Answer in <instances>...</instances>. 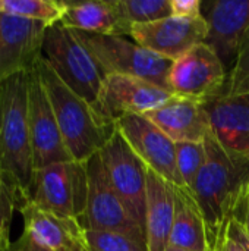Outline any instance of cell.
I'll return each instance as SVG.
<instances>
[{"label": "cell", "instance_id": "cell-24", "mask_svg": "<svg viewBox=\"0 0 249 251\" xmlns=\"http://www.w3.org/2000/svg\"><path fill=\"white\" fill-rule=\"evenodd\" d=\"M84 241L91 251H148L147 237L141 234L84 229Z\"/></svg>", "mask_w": 249, "mask_h": 251}, {"label": "cell", "instance_id": "cell-14", "mask_svg": "<svg viewBox=\"0 0 249 251\" xmlns=\"http://www.w3.org/2000/svg\"><path fill=\"white\" fill-rule=\"evenodd\" d=\"M45 29L43 22L0 13V85L35 66L43 56Z\"/></svg>", "mask_w": 249, "mask_h": 251}, {"label": "cell", "instance_id": "cell-36", "mask_svg": "<svg viewBox=\"0 0 249 251\" xmlns=\"http://www.w3.org/2000/svg\"><path fill=\"white\" fill-rule=\"evenodd\" d=\"M79 251H90V249L87 247V244H84V246L81 247V250H79Z\"/></svg>", "mask_w": 249, "mask_h": 251}, {"label": "cell", "instance_id": "cell-27", "mask_svg": "<svg viewBox=\"0 0 249 251\" xmlns=\"http://www.w3.org/2000/svg\"><path fill=\"white\" fill-rule=\"evenodd\" d=\"M16 201L9 190L7 184L0 176V231L9 232L10 222L13 218V212L16 210Z\"/></svg>", "mask_w": 249, "mask_h": 251}, {"label": "cell", "instance_id": "cell-5", "mask_svg": "<svg viewBox=\"0 0 249 251\" xmlns=\"http://www.w3.org/2000/svg\"><path fill=\"white\" fill-rule=\"evenodd\" d=\"M75 32L94 56L106 76H134L169 90V75L173 65L172 60L150 51L125 35L84 31Z\"/></svg>", "mask_w": 249, "mask_h": 251}, {"label": "cell", "instance_id": "cell-4", "mask_svg": "<svg viewBox=\"0 0 249 251\" xmlns=\"http://www.w3.org/2000/svg\"><path fill=\"white\" fill-rule=\"evenodd\" d=\"M43 57L73 93L95 106L106 75L73 29L60 22L47 26Z\"/></svg>", "mask_w": 249, "mask_h": 251}, {"label": "cell", "instance_id": "cell-6", "mask_svg": "<svg viewBox=\"0 0 249 251\" xmlns=\"http://www.w3.org/2000/svg\"><path fill=\"white\" fill-rule=\"evenodd\" d=\"M87 196V163L70 160L37 169L29 201L53 215L81 222Z\"/></svg>", "mask_w": 249, "mask_h": 251}, {"label": "cell", "instance_id": "cell-20", "mask_svg": "<svg viewBox=\"0 0 249 251\" xmlns=\"http://www.w3.org/2000/svg\"><path fill=\"white\" fill-rule=\"evenodd\" d=\"M63 16L60 24L66 28L94 34L129 35L131 29L123 24L114 0L107 1H62Z\"/></svg>", "mask_w": 249, "mask_h": 251}, {"label": "cell", "instance_id": "cell-3", "mask_svg": "<svg viewBox=\"0 0 249 251\" xmlns=\"http://www.w3.org/2000/svg\"><path fill=\"white\" fill-rule=\"evenodd\" d=\"M35 68L51 103L65 146L75 162L85 163L100 151L114 128H107L94 107L73 93L41 56Z\"/></svg>", "mask_w": 249, "mask_h": 251}, {"label": "cell", "instance_id": "cell-26", "mask_svg": "<svg viewBox=\"0 0 249 251\" xmlns=\"http://www.w3.org/2000/svg\"><path fill=\"white\" fill-rule=\"evenodd\" d=\"M249 91V29L236 57V62L227 75L225 94H239Z\"/></svg>", "mask_w": 249, "mask_h": 251}, {"label": "cell", "instance_id": "cell-12", "mask_svg": "<svg viewBox=\"0 0 249 251\" xmlns=\"http://www.w3.org/2000/svg\"><path fill=\"white\" fill-rule=\"evenodd\" d=\"M116 128L144 165L173 187H183L176 163V143L144 115H126Z\"/></svg>", "mask_w": 249, "mask_h": 251}, {"label": "cell", "instance_id": "cell-32", "mask_svg": "<svg viewBox=\"0 0 249 251\" xmlns=\"http://www.w3.org/2000/svg\"><path fill=\"white\" fill-rule=\"evenodd\" d=\"M239 213H241V216L244 218L245 225H247V228H248V232H249V194H248V197L245 199V201L242 203V206L239 207Z\"/></svg>", "mask_w": 249, "mask_h": 251}, {"label": "cell", "instance_id": "cell-31", "mask_svg": "<svg viewBox=\"0 0 249 251\" xmlns=\"http://www.w3.org/2000/svg\"><path fill=\"white\" fill-rule=\"evenodd\" d=\"M226 251H247L244 249V246L238 241V240H235L233 237H230V235H227L226 234Z\"/></svg>", "mask_w": 249, "mask_h": 251}, {"label": "cell", "instance_id": "cell-35", "mask_svg": "<svg viewBox=\"0 0 249 251\" xmlns=\"http://www.w3.org/2000/svg\"><path fill=\"white\" fill-rule=\"evenodd\" d=\"M166 251H186V250H182V249H176V247H167Z\"/></svg>", "mask_w": 249, "mask_h": 251}, {"label": "cell", "instance_id": "cell-13", "mask_svg": "<svg viewBox=\"0 0 249 251\" xmlns=\"http://www.w3.org/2000/svg\"><path fill=\"white\" fill-rule=\"evenodd\" d=\"M207 34L208 25L201 15L198 18L169 16L157 22L134 25L129 37L150 51L175 62L203 44Z\"/></svg>", "mask_w": 249, "mask_h": 251}, {"label": "cell", "instance_id": "cell-16", "mask_svg": "<svg viewBox=\"0 0 249 251\" xmlns=\"http://www.w3.org/2000/svg\"><path fill=\"white\" fill-rule=\"evenodd\" d=\"M205 110L219 144L249 159V91L219 96L205 103Z\"/></svg>", "mask_w": 249, "mask_h": 251}, {"label": "cell", "instance_id": "cell-23", "mask_svg": "<svg viewBox=\"0 0 249 251\" xmlns=\"http://www.w3.org/2000/svg\"><path fill=\"white\" fill-rule=\"evenodd\" d=\"M0 13L38 21L51 26L60 22L63 4L54 0H0Z\"/></svg>", "mask_w": 249, "mask_h": 251}, {"label": "cell", "instance_id": "cell-8", "mask_svg": "<svg viewBox=\"0 0 249 251\" xmlns=\"http://www.w3.org/2000/svg\"><path fill=\"white\" fill-rule=\"evenodd\" d=\"M226 82L227 72L222 60L205 43L175 60L169 75L172 94L201 103L223 96Z\"/></svg>", "mask_w": 249, "mask_h": 251}, {"label": "cell", "instance_id": "cell-38", "mask_svg": "<svg viewBox=\"0 0 249 251\" xmlns=\"http://www.w3.org/2000/svg\"><path fill=\"white\" fill-rule=\"evenodd\" d=\"M90 251H91V250H90Z\"/></svg>", "mask_w": 249, "mask_h": 251}, {"label": "cell", "instance_id": "cell-37", "mask_svg": "<svg viewBox=\"0 0 249 251\" xmlns=\"http://www.w3.org/2000/svg\"><path fill=\"white\" fill-rule=\"evenodd\" d=\"M0 232H4V231H0Z\"/></svg>", "mask_w": 249, "mask_h": 251}, {"label": "cell", "instance_id": "cell-21", "mask_svg": "<svg viewBox=\"0 0 249 251\" xmlns=\"http://www.w3.org/2000/svg\"><path fill=\"white\" fill-rule=\"evenodd\" d=\"M175 218L169 247L186 251H210L207 228L191 190L173 187Z\"/></svg>", "mask_w": 249, "mask_h": 251}, {"label": "cell", "instance_id": "cell-2", "mask_svg": "<svg viewBox=\"0 0 249 251\" xmlns=\"http://www.w3.org/2000/svg\"><path fill=\"white\" fill-rule=\"evenodd\" d=\"M28 72L0 85V176L19 210L31 197L35 175L28 121Z\"/></svg>", "mask_w": 249, "mask_h": 251}, {"label": "cell", "instance_id": "cell-34", "mask_svg": "<svg viewBox=\"0 0 249 251\" xmlns=\"http://www.w3.org/2000/svg\"><path fill=\"white\" fill-rule=\"evenodd\" d=\"M227 234V232H226ZM226 234L210 249V251H226Z\"/></svg>", "mask_w": 249, "mask_h": 251}, {"label": "cell", "instance_id": "cell-10", "mask_svg": "<svg viewBox=\"0 0 249 251\" xmlns=\"http://www.w3.org/2000/svg\"><path fill=\"white\" fill-rule=\"evenodd\" d=\"M85 163L88 196L87 209L81 219L82 228L91 231H119L145 235V231L135 224L119 194L113 188L100 153H95Z\"/></svg>", "mask_w": 249, "mask_h": 251}, {"label": "cell", "instance_id": "cell-17", "mask_svg": "<svg viewBox=\"0 0 249 251\" xmlns=\"http://www.w3.org/2000/svg\"><path fill=\"white\" fill-rule=\"evenodd\" d=\"M144 116L175 143H203L211 132L205 103L175 94Z\"/></svg>", "mask_w": 249, "mask_h": 251}, {"label": "cell", "instance_id": "cell-11", "mask_svg": "<svg viewBox=\"0 0 249 251\" xmlns=\"http://www.w3.org/2000/svg\"><path fill=\"white\" fill-rule=\"evenodd\" d=\"M28 121L35 171L73 160L65 146L51 103L35 66L28 74Z\"/></svg>", "mask_w": 249, "mask_h": 251}, {"label": "cell", "instance_id": "cell-28", "mask_svg": "<svg viewBox=\"0 0 249 251\" xmlns=\"http://www.w3.org/2000/svg\"><path fill=\"white\" fill-rule=\"evenodd\" d=\"M173 16L181 18H198L201 16L203 3L200 0H170Z\"/></svg>", "mask_w": 249, "mask_h": 251}, {"label": "cell", "instance_id": "cell-7", "mask_svg": "<svg viewBox=\"0 0 249 251\" xmlns=\"http://www.w3.org/2000/svg\"><path fill=\"white\" fill-rule=\"evenodd\" d=\"M98 153L112 185L128 209L131 218L145 231L148 168L131 149L117 128H114Z\"/></svg>", "mask_w": 249, "mask_h": 251}, {"label": "cell", "instance_id": "cell-25", "mask_svg": "<svg viewBox=\"0 0 249 251\" xmlns=\"http://www.w3.org/2000/svg\"><path fill=\"white\" fill-rule=\"evenodd\" d=\"M178 172L183 187L191 190L205 163V144L203 143H176Z\"/></svg>", "mask_w": 249, "mask_h": 251}, {"label": "cell", "instance_id": "cell-18", "mask_svg": "<svg viewBox=\"0 0 249 251\" xmlns=\"http://www.w3.org/2000/svg\"><path fill=\"white\" fill-rule=\"evenodd\" d=\"M23 219V234L50 251H79L85 244L79 221L53 215L32 201L19 207Z\"/></svg>", "mask_w": 249, "mask_h": 251}, {"label": "cell", "instance_id": "cell-9", "mask_svg": "<svg viewBox=\"0 0 249 251\" xmlns=\"http://www.w3.org/2000/svg\"><path fill=\"white\" fill-rule=\"evenodd\" d=\"M173 94L145 79L126 75H107L94 106L100 121L107 128L126 115H147L160 107Z\"/></svg>", "mask_w": 249, "mask_h": 251}, {"label": "cell", "instance_id": "cell-1", "mask_svg": "<svg viewBox=\"0 0 249 251\" xmlns=\"http://www.w3.org/2000/svg\"><path fill=\"white\" fill-rule=\"evenodd\" d=\"M205 163L192 194L205 222L210 249L227 232L229 222L249 194V159L223 149L210 132Z\"/></svg>", "mask_w": 249, "mask_h": 251}, {"label": "cell", "instance_id": "cell-22", "mask_svg": "<svg viewBox=\"0 0 249 251\" xmlns=\"http://www.w3.org/2000/svg\"><path fill=\"white\" fill-rule=\"evenodd\" d=\"M114 4L129 29L134 25L151 24L173 16L170 0H114Z\"/></svg>", "mask_w": 249, "mask_h": 251}, {"label": "cell", "instance_id": "cell-30", "mask_svg": "<svg viewBox=\"0 0 249 251\" xmlns=\"http://www.w3.org/2000/svg\"><path fill=\"white\" fill-rule=\"evenodd\" d=\"M9 251H50V250H47L45 247L40 246V244H38V243H35L29 235H26V234H23V232H22V235H21L16 241H13V243L10 244Z\"/></svg>", "mask_w": 249, "mask_h": 251}, {"label": "cell", "instance_id": "cell-29", "mask_svg": "<svg viewBox=\"0 0 249 251\" xmlns=\"http://www.w3.org/2000/svg\"><path fill=\"white\" fill-rule=\"evenodd\" d=\"M227 235L233 237L235 240H238L244 249L249 251V232L247 225H245V221L244 218L241 216L239 210L238 213L232 218V221L229 222V226H227Z\"/></svg>", "mask_w": 249, "mask_h": 251}, {"label": "cell", "instance_id": "cell-33", "mask_svg": "<svg viewBox=\"0 0 249 251\" xmlns=\"http://www.w3.org/2000/svg\"><path fill=\"white\" fill-rule=\"evenodd\" d=\"M12 241L9 238V232H0V251H9Z\"/></svg>", "mask_w": 249, "mask_h": 251}, {"label": "cell", "instance_id": "cell-19", "mask_svg": "<svg viewBox=\"0 0 249 251\" xmlns=\"http://www.w3.org/2000/svg\"><path fill=\"white\" fill-rule=\"evenodd\" d=\"M175 218L173 185L148 169L145 235L148 251H166Z\"/></svg>", "mask_w": 249, "mask_h": 251}, {"label": "cell", "instance_id": "cell-15", "mask_svg": "<svg viewBox=\"0 0 249 251\" xmlns=\"http://www.w3.org/2000/svg\"><path fill=\"white\" fill-rule=\"evenodd\" d=\"M201 15L208 25L204 43L214 50L229 75L249 29V0H214L203 4Z\"/></svg>", "mask_w": 249, "mask_h": 251}]
</instances>
